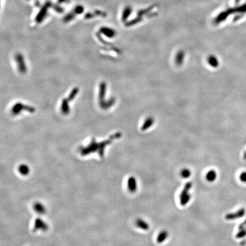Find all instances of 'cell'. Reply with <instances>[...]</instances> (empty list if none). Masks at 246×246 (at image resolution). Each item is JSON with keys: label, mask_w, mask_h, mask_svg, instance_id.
Returning a JSON list of instances; mask_svg holds the SVG:
<instances>
[{"label": "cell", "mask_w": 246, "mask_h": 246, "mask_svg": "<svg viewBox=\"0 0 246 246\" xmlns=\"http://www.w3.org/2000/svg\"><path fill=\"white\" fill-rule=\"evenodd\" d=\"M192 186L193 184L191 182H188L184 185L180 195V204L181 206H184L189 202L191 198L189 191L192 188Z\"/></svg>", "instance_id": "1"}, {"label": "cell", "mask_w": 246, "mask_h": 246, "mask_svg": "<svg viewBox=\"0 0 246 246\" xmlns=\"http://www.w3.org/2000/svg\"><path fill=\"white\" fill-rule=\"evenodd\" d=\"M245 214H246V210L244 208H241L235 213L227 214V215L225 216V218L228 221L235 220L237 219L244 217Z\"/></svg>", "instance_id": "2"}, {"label": "cell", "mask_w": 246, "mask_h": 246, "mask_svg": "<svg viewBox=\"0 0 246 246\" xmlns=\"http://www.w3.org/2000/svg\"><path fill=\"white\" fill-rule=\"evenodd\" d=\"M51 3L48 2L46 4L43 6L42 9L39 12L37 16L36 17V21L39 23L42 22L43 19H45V17L46 16L48 13V9L50 6Z\"/></svg>", "instance_id": "3"}, {"label": "cell", "mask_w": 246, "mask_h": 246, "mask_svg": "<svg viewBox=\"0 0 246 246\" xmlns=\"http://www.w3.org/2000/svg\"><path fill=\"white\" fill-rule=\"evenodd\" d=\"M101 33L104 34L105 36L109 38H114L115 37L116 32L113 28L108 27H102L100 28Z\"/></svg>", "instance_id": "4"}, {"label": "cell", "mask_w": 246, "mask_h": 246, "mask_svg": "<svg viewBox=\"0 0 246 246\" xmlns=\"http://www.w3.org/2000/svg\"><path fill=\"white\" fill-rule=\"evenodd\" d=\"M128 189L132 193H135L137 189V182L134 177H131L128 181Z\"/></svg>", "instance_id": "5"}, {"label": "cell", "mask_w": 246, "mask_h": 246, "mask_svg": "<svg viewBox=\"0 0 246 246\" xmlns=\"http://www.w3.org/2000/svg\"><path fill=\"white\" fill-rule=\"evenodd\" d=\"M136 225L137 227L144 231H147L149 229V224L148 223L141 218H138L136 221Z\"/></svg>", "instance_id": "6"}, {"label": "cell", "mask_w": 246, "mask_h": 246, "mask_svg": "<svg viewBox=\"0 0 246 246\" xmlns=\"http://www.w3.org/2000/svg\"><path fill=\"white\" fill-rule=\"evenodd\" d=\"M230 15V13H229L228 10H227L225 12H222L220 14H218L217 17L215 19L214 22L215 24H220L221 22H222L223 21H225L226 19H227V17Z\"/></svg>", "instance_id": "7"}, {"label": "cell", "mask_w": 246, "mask_h": 246, "mask_svg": "<svg viewBox=\"0 0 246 246\" xmlns=\"http://www.w3.org/2000/svg\"><path fill=\"white\" fill-rule=\"evenodd\" d=\"M154 122H155V120L153 118H151V117L148 118L144 122V124L141 127V130L142 131H147L153 125Z\"/></svg>", "instance_id": "8"}, {"label": "cell", "mask_w": 246, "mask_h": 246, "mask_svg": "<svg viewBox=\"0 0 246 246\" xmlns=\"http://www.w3.org/2000/svg\"><path fill=\"white\" fill-rule=\"evenodd\" d=\"M169 233L166 230H162L160 232L157 238V241L158 243H162L165 241L166 239L168 238Z\"/></svg>", "instance_id": "9"}, {"label": "cell", "mask_w": 246, "mask_h": 246, "mask_svg": "<svg viewBox=\"0 0 246 246\" xmlns=\"http://www.w3.org/2000/svg\"><path fill=\"white\" fill-rule=\"evenodd\" d=\"M132 8L131 6H126L124 10H123V13H122V15H121V19L123 21H127L129 17L131 15V13H132Z\"/></svg>", "instance_id": "10"}, {"label": "cell", "mask_w": 246, "mask_h": 246, "mask_svg": "<svg viewBox=\"0 0 246 246\" xmlns=\"http://www.w3.org/2000/svg\"><path fill=\"white\" fill-rule=\"evenodd\" d=\"M206 180L208 181V182H212L213 181H215L217 179V174L216 171L214 170H210L208 171L207 173V175H206Z\"/></svg>", "instance_id": "11"}, {"label": "cell", "mask_w": 246, "mask_h": 246, "mask_svg": "<svg viewBox=\"0 0 246 246\" xmlns=\"http://www.w3.org/2000/svg\"><path fill=\"white\" fill-rule=\"evenodd\" d=\"M184 53L183 51H180L178 52L175 57V63L177 65L181 66L182 65L184 60Z\"/></svg>", "instance_id": "12"}, {"label": "cell", "mask_w": 246, "mask_h": 246, "mask_svg": "<svg viewBox=\"0 0 246 246\" xmlns=\"http://www.w3.org/2000/svg\"><path fill=\"white\" fill-rule=\"evenodd\" d=\"M208 65L212 67L215 68L218 66L219 63H218V59L214 55L209 56L208 59Z\"/></svg>", "instance_id": "13"}, {"label": "cell", "mask_w": 246, "mask_h": 246, "mask_svg": "<svg viewBox=\"0 0 246 246\" xmlns=\"http://www.w3.org/2000/svg\"><path fill=\"white\" fill-rule=\"evenodd\" d=\"M191 171L188 168H184L181 171V175L184 178H188L191 175Z\"/></svg>", "instance_id": "14"}, {"label": "cell", "mask_w": 246, "mask_h": 246, "mask_svg": "<svg viewBox=\"0 0 246 246\" xmlns=\"http://www.w3.org/2000/svg\"><path fill=\"white\" fill-rule=\"evenodd\" d=\"M75 15H76L75 13L72 11V12H71L70 13H68V14H67L66 15L65 17V18H64V21H65V22H69V21H71L72 19H74V17H75Z\"/></svg>", "instance_id": "15"}, {"label": "cell", "mask_w": 246, "mask_h": 246, "mask_svg": "<svg viewBox=\"0 0 246 246\" xmlns=\"http://www.w3.org/2000/svg\"><path fill=\"white\" fill-rule=\"evenodd\" d=\"M235 8V12L244 14L246 13V4H244L243 5L239 6Z\"/></svg>", "instance_id": "16"}, {"label": "cell", "mask_w": 246, "mask_h": 246, "mask_svg": "<svg viewBox=\"0 0 246 246\" xmlns=\"http://www.w3.org/2000/svg\"><path fill=\"white\" fill-rule=\"evenodd\" d=\"M85 10V8L83 6L81 5H78L76 6L75 8H74V9L73 10V12L75 13L76 15H78V14H81L83 13Z\"/></svg>", "instance_id": "17"}, {"label": "cell", "mask_w": 246, "mask_h": 246, "mask_svg": "<svg viewBox=\"0 0 246 246\" xmlns=\"http://www.w3.org/2000/svg\"><path fill=\"white\" fill-rule=\"evenodd\" d=\"M246 236V228H243L239 229V231L237 233L236 237L237 238H241Z\"/></svg>", "instance_id": "18"}, {"label": "cell", "mask_w": 246, "mask_h": 246, "mask_svg": "<svg viewBox=\"0 0 246 246\" xmlns=\"http://www.w3.org/2000/svg\"><path fill=\"white\" fill-rule=\"evenodd\" d=\"M239 179L242 182H246V171L242 172L239 175Z\"/></svg>", "instance_id": "19"}, {"label": "cell", "mask_w": 246, "mask_h": 246, "mask_svg": "<svg viewBox=\"0 0 246 246\" xmlns=\"http://www.w3.org/2000/svg\"><path fill=\"white\" fill-rule=\"evenodd\" d=\"M243 15L244 14H241V13H240L239 14H238L237 15H236L235 17H234V22H235V21H238V20H239V19L241 18L242 17H243Z\"/></svg>", "instance_id": "20"}, {"label": "cell", "mask_w": 246, "mask_h": 246, "mask_svg": "<svg viewBox=\"0 0 246 246\" xmlns=\"http://www.w3.org/2000/svg\"><path fill=\"white\" fill-rule=\"evenodd\" d=\"M240 1H241V0H235V3L236 5H238L240 2Z\"/></svg>", "instance_id": "21"}, {"label": "cell", "mask_w": 246, "mask_h": 246, "mask_svg": "<svg viewBox=\"0 0 246 246\" xmlns=\"http://www.w3.org/2000/svg\"><path fill=\"white\" fill-rule=\"evenodd\" d=\"M58 1L59 3H63V2H65L67 0H58Z\"/></svg>", "instance_id": "22"}]
</instances>
